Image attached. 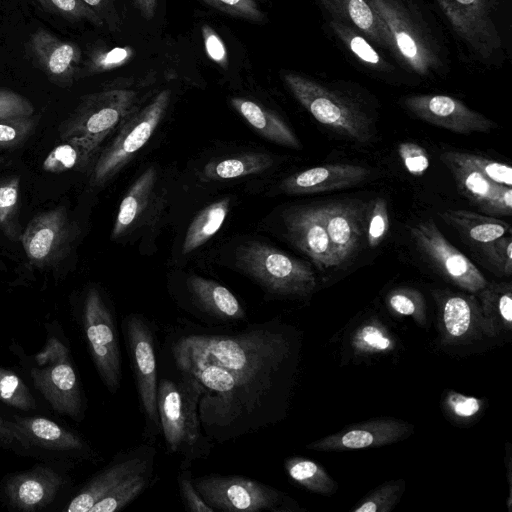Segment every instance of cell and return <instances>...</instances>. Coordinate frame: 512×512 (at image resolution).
I'll use <instances>...</instances> for the list:
<instances>
[{"label": "cell", "instance_id": "6f0895ef", "mask_svg": "<svg viewBox=\"0 0 512 512\" xmlns=\"http://www.w3.org/2000/svg\"><path fill=\"white\" fill-rule=\"evenodd\" d=\"M89 8H91L99 18L104 22L106 20L112 23L113 18H117L114 11L112 0H82Z\"/></svg>", "mask_w": 512, "mask_h": 512}, {"label": "cell", "instance_id": "836d02e7", "mask_svg": "<svg viewBox=\"0 0 512 512\" xmlns=\"http://www.w3.org/2000/svg\"><path fill=\"white\" fill-rule=\"evenodd\" d=\"M442 326L445 334L452 340L466 336L472 329L476 316L481 314L474 298L449 294L443 298Z\"/></svg>", "mask_w": 512, "mask_h": 512}, {"label": "cell", "instance_id": "7402d4cb", "mask_svg": "<svg viewBox=\"0 0 512 512\" xmlns=\"http://www.w3.org/2000/svg\"><path fill=\"white\" fill-rule=\"evenodd\" d=\"M27 47L34 63L51 82L61 87L73 84L82 55L78 45L38 28L30 36Z\"/></svg>", "mask_w": 512, "mask_h": 512}, {"label": "cell", "instance_id": "d590c367", "mask_svg": "<svg viewBox=\"0 0 512 512\" xmlns=\"http://www.w3.org/2000/svg\"><path fill=\"white\" fill-rule=\"evenodd\" d=\"M284 467L288 476L295 483L309 491L332 495L338 489L337 483L327 471L313 460L293 456L285 460Z\"/></svg>", "mask_w": 512, "mask_h": 512}, {"label": "cell", "instance_id": "6da1fadb", "mask_svg": "<svg viewBox=\"0 0 512 512\" xmlns=\"http://www.w3.org/2000/svg\"><path fill=\"white\" fill-rule=\"evenodd\" d=\"M180 372L203 386L198 412L205 435L218 443L275 424L284 414L294 368V341L276 321L231 334H190L172 346Z\"/></svg>", "mask_w": 512, "mask_h": 512}, {"label": "cell", "instance_id": "603a6c76", "mask_svg": "<svg viewBox=\"0 0 512 512\" xmlns=\"http://www.w3.org/2000/svg\"><path fill=\"white\" fill-rule=\"evenodd\" d=\"M324 224L338 265L359 250L366 230V207L358 202H333L320 205Z\"/></svg>", "mask_w": 512, "mask_h": 512}, {"label": "cell", "instance_id": "7c38bea8", "mask_svg": "<svg viewBox=\"0 0 512 512\" xmlns=\"http://www.w3.org/2000/svg\"><path fill=\"white\" fill-rule=\"evenodd\" d=\"M500 0H436L453 31L481 59L501 48L495 15Z\"/></svg>", "mask_w": 512, "mask_h": 512}, {"label": "cell", "instance_id": "f1b7e54d", "mask_svg": "<svg viewBox=\"0 0 512 512\" xmlns=\"http://www.w3.org/2000/svg\"><path fill=\"white\" fill-rule=\"evenodd\" d=\"M484 328L491 334L509 331L512 325V287L510 283H487L480 291Z\"/></svg>", "mask_w": 512, "mask_h": 512}, {"label": "cell", "instance_id": "d4e9b609", "mask_svg": "<svg viewBox=\"0 0 512 512\" xmlns=\"http://www.w3.org/2000/svg\"><path fill=\"white\" fill-rule=\"evenodd\" d=\"M332 15L352 26L369 40L390 50V40L385 25L369 0H321Z\"/></svg>", "mask_w": 512, "mask_h": 512}, {"label": "cell", "instance_id": "8fae6325", "mask_svg": "<svg viewBox=\"0 0 512 512\" xmlns=\"http://www.w3.org/2000/svg\"><path fill=\"white\" fill-rule=\"evenodd\" d=\"M139 402L146 422V433L161 432L157 411V361L154 333L144 317L131 314L123 324Z\"/></svg>", "mask_w": 512, "mask_h": 512}, {"label": "cell", "instance_id": "2e32d148", "mask_svg": "<svg viewBox=\"0 0 512 512\" xmlns=\"http://www.w3.org/2000/svg\"><path fill=\"white\" fill-rule=\"evenodd\" d=\"M403 105L417 118L458 134L489 133L496 124L457 98L442 94L412 95Z\"/></svg>", "mask_w": 512, "mask_h": 512}, {"label": "cell", "instance_id": "680465c9", "mask_svg": "<svg viewBox=\"0 0 512 512\" xmlns=\"http://www.w3.org/2000/svg\"><path fill=\"white\" fill-rule=\"evenodd\" d=\"M141 16L146 20H151L156 11L158 0H132Z\"/></svg>", "mask_w": 512, "mask_h": 512}, {"label": "cell", "instance_id": "52a82bcc", "mask_svg": "<svg viewBox=\"0 0 512 512\" xmlns=\"http://www.w3.org/2000/svg\"><path fill=\"white\" fill-rule=\"evenodd\" d=\"M386 27L390 51L407 69L424 77L441 61L434 42L401 0H369Z\"/></svg>", "mask_w": 512, "mask_h": 512}, {"label": "cell", "instance_id": "ba28073f", "mask_svg": "<svg viewBox=\"0 0 512 512\" xmlns=\"http://www.w3.org/2000/svg\"><path fill=\"white\" fill-rule=\"evenodd\" d=\"M170 98V90H162L144 108L127 115L117 135L95 162L91 174L93 185L106 183L142 149L165 115Z\"/></svg>", "mask_w": 512, "mask_h": 512}, {"label": "cell", "instance_id": "5b68a950", "mask_svg": "<svg viewBox=\"0 0 512 512\" xmlns=\"http://www.w3.org/2000/svg\"><path fill=\"white\" fill-rule=\"evenodd\" d=\"M193 483L200 496L214 511L293 512L303 510L285 493L244 476L208 474L193 478Z\"/></svg>", "mask_w": 512, "mask_h": 512}, {"label": "cell", "instance_id": "e0dca14e", "mask_svg": "<svg viewBox=\"0 0 512 512\" xmlns=\"http://www.w3.org/2000/svg\"><path fill=\"white\" fill-rule=\"evenodd\" d=\"M66 478L48 465L7 475L2 482L1 496L11 508L32 512L48 507L66 484Z\"/></svg>", "mask_w": 512, "mask_h": 512}, {"label": "cell", "instance_id": "ac0fdd59", "mask_svg": "<svg viewBox=\"0 0 512 512\" xmlns=\"http://www.w3.org/2000/svg\"><path fill=\"white\" fill-rule=\"evenodd\" d=\"M155 450L140 446L118 454L92 476L70 500L66 511L89 512L90 508L135 473L153 468Z\"/></svg>", "mask_w": 512, "mask_h": 512}, {"label": "cell", "instance_id": "8992f818", "mask_svg": "<svg viewBox=\"0 0 512 512\" xmlns=\"http://www.w3.org/2000/svg\"><path fill=\"white\" fill-rule=\"evenodd\" d=\"M69 352L61 341L51 338L29 372L34 387L53 410L80 421L85 410L84 395Z\"/></svg>", "mask_w": 512, "mask_h": 512}, {"label": "cell", "instance_id": "ffe728a7", "mask_svg": "<svg viewBox=\"0 0 512 512\" xmlns=\"http://www.w3.org/2000/svg\"><path fill=\"white\" fill-rule=\"evenodd\" d=\"M283 222L289 240L321 270L337 267L319 206L292 207L285 211Z\"/></svg>", "mask_w": 512, "mask_h": 512}, {"label": "cell", "instance_id": "277c9868", "mask_svg": "<svg viewBox=\"0 0 512 512\" xmlns=\"http://www.w3.org/2000/svg\"><path fill=\"white\" fill-rule=\"evenodd\" d=\"M237 266L269 294L279 297H306L316 288L309 264L262 242L241 245Z\"/></svg>", "mask_w": 512, "mask_h": 512}, {"label": "cell", "instance_id": "11a10c76", "mask_svg": "<svg viewBox=\"0 0 512 512\" xmlns=\"http://www.w3.org/2000/svg\"><path fill=\"white\" fill-rule=\"evenodd\" d=\"M205 51L208 57L220 67H228V52L225 44L217 32L208 24L201 27Z\"/></svg>", "mask_w": 512, "mask_h": 512}, {"label": "cell", "instance_id": "db71d44e", "mask_svg": "<svg viewBox=\"0 0 512 512\" xmlns=\"http://www.w3.org/2000/svg\"><path fill=\"white\" fill-rule=\"evenodd\" d=\"M131 55L128 48L116 47L109 51H98L91 55L87 72L99 73L124 64Z\"/></svg>", "mask_w": 512, "mask_h": 512}, {"label": "cell", "instance_id": "1f68e13d", "mask_svg": "<svg viewBox=\"0 0 512 512\" xmlns=\"http://www.w3.org/2000/svg\"><path fill=\"white\" fill-rule=\"evenodd\" d=\"M45 157L42 168L44 171L59 174L70 170H81L87 167L96 153L91 144L81 137L61 139Z\"/></svg>", "mask_w": 512, "mask_h": 512}, {"label": "cell", "instance_id": "ee69618b", "mask_svg": "<svg viewBox=\"0 0 512 512\" xmlns=\"http://www.w3.org/2000/svg\"><path fill=\"white\" fill-rule=\"evenodd\" d=\"M387 304L394 312L403 316H412L419 322H425V305L422 295L410 288H398L387 296Z\"/></svg>", "mask_w": 512, "mask_h": 512}, {"label": "cell", "instance_id": "7dc6e473", "mask_svg": "<svg viewBox=\"0 0 512 512\" xmlns=\"http://www.w3.org/2000/svg\"><path fill=\"white\" fill-rule=\"evenodd\" d=\"M480 250L489 263L499 273L510 276L512 273V238L501 236L493 241L480 244Z\"/></svg>", "mask_w": 512, "mask_h": 512}, {"label": "cell", "instance_id": "60d3db41", "mask_svg": "<svg viewBox=\"0 0 512 512\" xmlns=\"http://www.w3.org/2000/svg\"><path fill=\"white\" fill-rule=\"evenodd\" d=\"M20 181L12 177L0 183V228L9 237L14 236L16 214L19 199Z\"/></svg>", "mask_w": 512, "mask_h": 512}, {"label": "cell", "instance_id": "f546056e", "mask_svg": "<svg viewBox=\"0 0 512 512\" xmlns=\"http://www.w3.org/2000/svg\"><path fill=\"white\" fill-rule=\"evenodd\" d=\"M156 181V171L153 167L145 170L132 184L122 199L115 223L112 229V238L123 235L148 204Z\"/></svg>", "mask_w": 512, "mask_h": 512}, {"label": "cell", "instance_id": "c3c4849f", "mask_svg": "<svg viewBox=\"0 0 512 512\" xmlns=\"http://www.w3.org/2000/svg\"><path fill=\"white\" fill-rule=\"evenodd\" d=\"M207 5L233 17L262 22L266 16L254 0H201Z\"/></svg>", "mask_w": 512, "mask_h": 512}, {"label": "cell", "instance_id": "30bf717a", "mask_svg": "<svg viewBox=\"0 0 512 512\" xmlns=\"http://www.w3.org/2000/svg\"><path fill=\"white\" fill-rule=\"evenodd\" d=\"M82 324L96 370L111 393L121 382V355L113 314L98 289L85 295Z\"/></svg>", "mask_w": 512, "mask_h": 512}, {"label": "cell", "instance_id": "9c48e42d", "mask_svg": "<svg viewBox=\"0 0 512 512\" xmlns=\"http://www.w3.org/2000/svg\"><path fill=\"white\" fill-rule=\"evenodd\" d=\"M136 93L128 89H108L85 95L60 124V139L81 137L95 150L132 112Z\"/></svg>", "mask_w": 512, "mask_h": 512}, {"label": "cell", "instance_id": "9f6ffc18", "mask_svg": "<svg viewBox=\"0 0 512 512\" xmlns=\"http://www.w3.org/2000/svg\"><path fill=\"white\" fill-rule=\"evenodd\" d=\"M0 446L12 449L16 453L27 454L24 441L18 433L12 419L4 418L0 414Z\"/></svg>", "mask_w": 512, "mask_h": 512}, {"label": "cell", "instance_id": "cb8c5ba5", "mask_svg": "<svg viewBox=\"0 0 512 512\" xmlns=\"http://www.w3.org/2000/svg\"><path fill=\"white\" fill-rule=\"evenodd\" d=\"M369 170L354 164H326L285 178L280 190L288 194H306L346 189L363 182Z\"/></svg>", "mask_w": 512, "mask_h": 512}, {"label": "cell", "instance_id": "4fadbf2b", "mask_svg": "<svg viewBox=\"0 0 512 512\" xmlns=\"http://www.w3.org/2000/svg\"><path fill=\"white\" fill-rule=\"evenodd\" d=\"M410 233L421 254L447 280L471 293L486 286L480 270L445 238L433 220L417 223Z\"/></svg>", "mask_w": 512, "mask_h": 512}, {"label": "cell", "instance_id": "f5cc1de1", "mask_svg": "<svg viewBox=\"0 0 512 512\" xmlns=\"http://www.w3.org/2000/svg\"><path fill=\"white\" fill-rule=\"evenodd\" d=\"M398 153L406 170L414 175H423L430 165L426 150L413 142H402Z\"/></svg>", "mask_w": 512, "mask_h": 512}, {"label": "cell", "instance_id": "44dd1931", "mask_svg": "<svg viewBox=\"0 0 512 512\" xmlns=\"http://www.w3.org/2000/svg\"><path fill=\"white\" fill-rule=\"evenodd\" d=\"M440 159L451 172L459 192L480 211L490 216L511 214L510 186L489 180L472 166L458 160L452 151L443 152Z\"/></svg>", "mask_w": 512, "mask_h": 512}, {"label": "cell", "instance_id": "7bdbcfd3", "mask_svg": "<svg viewBox=\"0 0 512 512\" xmlns=\"http://www.w3.org/2000/svg\"><path fill=\"white\" fill-rule=\"evenodd\" d=\"M389 229L387 202L384 198L373 199L366 208L365 236L371 248L377 247Z\"/></svg>", "mask_w": 512, "mask_h": 512}, {"label": "cell", "instance_id": "b9f144b4", "mask_svg": "<svg viewBox=\"0 0 512 512\" xmlns=\"http://www.w3.org/2000/svg\"><path fill=\"white\" fill-rule=\"evenodd\" d=\"M452 153L458 160L472 166L489 180L497 184L512 186V169L509 165L471 153L458 151H452Z\"/></svg>", "mask_w": 512, "mask_h": 512}, {"label": "cell", "instance_id": "f907efd6", "mask_svg": "<svg viewBox=\"0 0 512 512\" xmlns=\"http://www.w3.org/2000/svg\"><path fill=\"white\" fill-rule=\"evenodd\" d=\"M444 406L453 416L459 419H470L482 410L483 401L459 392L448 391L444 398Z\"/></svg>", "mask_w": 512, "mask_h": 512}, {"label": "cell", "instance_id": "ab89813d", "mask_svg": "<svg viewBox=\"0 0 512 512\" xmlns=\"http://www.w3.org/2000/svg\"><path fill=\"white\" fill-rule=\"evenodd\" d=\"M404 490L403 479L388 481L367 494L351 512H389L401 499Z\"/></svg>", "mask_w": 512, "mask_h": 512}, {"label": "cell", "instance_id": "7a4b0ae2", "mask_svg": "<svg viewBox=\"0 0 512 512\" xmlns=\"http://www.w3.org/2000/svg\"><path fill=\"white\" fill-rule=\"evenodd\" d=\"M176 380L162 378L157 385V411L161 432L170 453L182 456L181 469L207 457L211 440L202 433L198 406L203 386L192 375L180 372Z\"/></svg>", "mask_w": 512, "mask_h": 512}, {"label": "cell", "instance_id": "5bb4252c", "mask_svg": "<svg viewBox=\"0 0 512 512\" xmlns=\"http://www.w3.org/2000/svg\"><path fill=\"white\" fill-rule=\"evenodd\" d=\"M22 437L27 454L40 452L41 455L89 460L94 452L85 439L77 432L41 416L11 417Z\"/></svg>", "mask_w": 512, "mask_h": 512}, {"label": "cell", "instance_id": "d6986e66", "mask_svg": "<svg viewBox=\"0 0 512 512\" xmlns=\"http://www.w3.org/2000/svg\"><path fill=\"white\" fill-rule=\"evenodd\" d=\"M413 431V426L395 418H377L354 423L341 431L306 446L315 451H346L380 447L398 442Z\"/></svg>", "mask_w": 512, "mask_h": 512}, {"label": "cell", "instance_id": "83f0119b", "mask_svg": "<svg viewBox=\"0 0 512 512\" xmlns=\"http://www.w3.org/2000/svg\"><path fill=\"white\" fill-rule=\"evenodd\" d=\"M439 215L462 236L478 244L493 241L510 230V225L505 221L467 210L449 209Z\"/></svg>", "mask_w": 512, "mask_h": 512}, {"label": "cell", "instance_id": "3957f363", "mask_svg": "<svg viewBox=\"0 0 512 512\" xmlns=\"http://www.w3.org/2000/svg\"><path fill=\"white\" fill-rule=\"evenodd\" d=\"M283 79L296 100L319 123L358 143L366 144L372 140L371 119L355 102L296 73L287 72Z\"/></svg>", "mask_w": 512, "mask_h": 512}, {"label": "cell", "instance_id": "f35d334b", "mask_svg": "<svg viewBox=\"0 0 512 512\" xmlns=\"http://www.w3.org/2000/svg\"><path fill=\"white\" fill-rule=\"evenodd\" d=\"M0 401L25 412L37 407V402L26 383L15 372L3 366H0Z\"/></svg>", "mask_w": 512, "mask_h": 512}, {"label": "cell", "instance_id": "f6af8a7d", "mask_svg": "<svg viewBox=\"0 0 512 512\" xmlns=\"http://www.w3.org/2000/svg\"><path fill=\"white\" fill-rule=\"evenodd\" d=\"M46 10L73 21L86 20L96 26L103 21L82 0H37Z\"/></svg>", "mask_w": 512, "mask_h": 512}, {"label": "cell", "instance_id": "bcb514c9", "mask_svg": "<svg viewBox=\"0 0 512 512\" xmlns=\"http://www.w3.org/2000/svg\"><path fill=\"white\" fill-rule=\"evenodd\" d=\"M36 123L33 115L0 120V148L9 149L22 144L32 134Z\"/></svg>", "mask_w": 512, "mask_h": 512}, {"label": "cell", "instance_id": "d6a6232c", "mask_svg": "<svg viewBox=\"0 0 512 512\" xmlns=\"http://www.w3.org/2000/svg\"><path fill=\"white\" fill-rule=\"evenodd\" d=\"M229 207L230 198L224 197L201 210L186 231L182 252L189 254L212 238L222 227Z\"/></svg>", "mask_w": 512, "mask_h": 512}, {"label": "cell", "instance_id": "4dcf8cb0", "mask_svg": "<svg viewBox=\"0 0 512 512\" xmlns=\"http://www.w3.org/2000/svg\"><path fill=\"white\" fill-rule=\"evenodd\" d=\"M272 165L273 159L268 154L249 152L208 162L201 177L211 181L231 180L262 173Z\"/></svg>", "mask_w": 512, "mask_h": 512}, {"label": "cell", "instance_id": "9a60e30c", "mask_svg": "<svg viewBox=\"0 0 512 512\" xmlns=\"http://www.w3.org/2000/svg\"><path fill=\"white\" fill-rule=\"evenodd\" d=\"M73 231L63 206L36 215L21 235L29 262L38 268L55 264L67 251L74 237Z\"/></svg>", "mask_w": 512, "mask_h": 512}, {"label": "cell", "instance_id": "681fc988", "mask_svg": "<svg viewBox=\"0 0 512 512\" xmlns=\"http://www.w3.org/2000/svg\"><path fill=\"white\" fill-rule=\"evenodd\" d=\"M33 104L21 94L0 88V120L29 117L34 114Z\"/></svg>", "mask_w": 512, "mask_h": 512}, {"label": "cell", "instance_id": "4316f807", "mask_svg": "<svg viewBox=\"0 0 512 512\" xmlns=\"http://www.w3.org/2000/svg\"><path fill=\"white\" fill-rule=\"evenodd\" d=\"M233 108L263 137L282 146L300 149L301 144L291 128L274 112L254 101L233 97Z\"/></svg>", "mask_w": 512, "mask_h": 512}, {"label": "cell", "instance_id": "8d00e7d4", "mask_svg": "<svg viewBox=\"0 0 512 512\" xmlns=\"http://www.w3.org/2000/svg\"><path fill=\"white\" fill-rule=\"evenodd\" d=\"M151 474L152 468L133 474L94 504L89 512H115L123 509L146 489Z\"/></svg>", "mask_w": 512, "mask_h": 512}, {"label": "cell", "instance_id": "e575fe53", "mask_svg": "<svg viewBox=\"0 0 512 512\" xmlns=\"http://www.w3.org/2000/svg\"><path fill=\"white\" fill-rule=\"evenodd\" d=\"M334 34L364 66L374 71L387 72L391 65L372 46L369 39L347 23L332 18L329 22Z\"/></svg>", "mask_w": 512, "mask_h": 512}, {"label": "cell", "instance_id": "484cf974", "mask_svg": "<svg viewBox=\"0 0 512 512\" xmlns=\"http://www.w3.org/2000/svg\"><path fill=\"white\" fill-rule=\"evenodd\" d=\"M187 286L199 306L224 321H239L245 311L235 295L220 283L198 275L187 279Z\"/></svg>", "mask_w": 512, "mask_h": 512}, {"label": "cell", "instance_id": "816d5d0a", "mask_svg": "<svg viewBox=\"0 0 512 512\" xmlns=\"http://www.w3.org/2000/svg\"><path fill=\"white\" fill-rule=\"evenodd\" d=\"M178 487L181 495V499L183 501L184 507L187 511L190 512H213V508H211L204 499L200 496L198 491L196 490L192 473L191 471L186 469H181V472L178 474Z\"/></svg>", "mask_w": 512, "mask_h": 512}, {"label": "cell", "instance_id": "74e56055", "mask_svg": "<svg viewBox=\"0 0 512 512\" xmlns=\"http://www.w3.org/2000/svg\"><path fill=\"white\" fill-rule=\"evenodd\" d=\"M351 346L356 354L372 355L390 352L395 348L391 334L378 321L360 325L352 335Z\"/></svg>", "mask_w": 512, "mask_h": 512}]
</instances>
